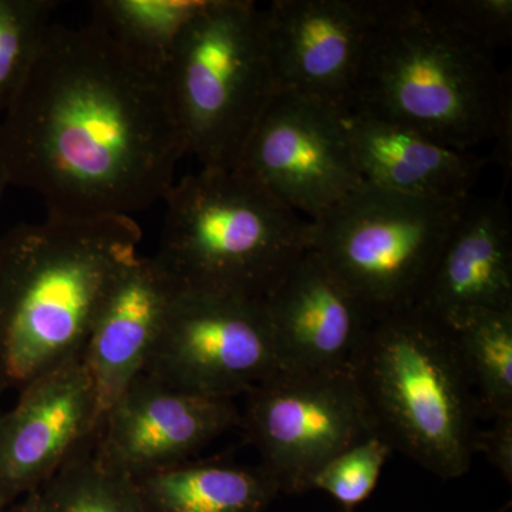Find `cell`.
<instances>
[{
	"instance_id": "e0dca14e",
	"label": "cell",
	"mask_w": 512,
	"mask_h": 512,
	"mask_svg": "<svg viewBox=\"0 0 512 512\" xmlns=\"http://www.w3.org/2000/svg\"><path fill=\"white\" fill-rule=\"evenodd\" d=\"M343 121L363 181L384 190L433 200H467L488 163L471 151L454 150L367 110L350 107L343 111Z\"/></svg>"
},
{
	"instance_id": "8992f818",
	"label": "cell",
	"mask_w": 512,
	"mask_h": 512,
	"mask_svg": "<svg viewBox=\"0 0 512 512\" xmlns=\"http://www.w3.org/2000/svg\"><path fill=\"white\" fill-rule=\"evenodd\" d=\"M165 72L187 156L201 168L235 170L278 92L264 8L249 0H205Z\"/></svg>"
},
{
	"instance_id": "3957f363",
	"label": "cell",
	"mask_w": 512,
	"mask_h": 512,
	"mask_svg": "<svg viewBox=\"0 0 512 512\" xmlns=\"http://www.w3.org/2000/svg\"><path fill=\"white\" fill-rule=\"evenodd\" d=\"M350 107L412 127L454 150L494 141L495 160L510 175V73L431 18L423 2L387 0Z\"/></svg>"
},
{
	"instance_id": "30bf717a",
	"label": "cell",
	"mask_w": 512,
	"mask_h": 512,
	"mask_svg": "<svg viewBox=\"0 0 512 512\" xmlns=\"http://www.w3.org/2000/svg\"><path fill=\"white\" fill-rule=\"evenodd\" d=\"M235 170L308 221L365 183L343 111L295 93L276 92Z\"/></svg>"
},
{
	"instance_id": "f1b7e54d",
	"label": "cell",
	"mask_w": 512,
	"mask_h": 512,
	"mask_svg": "<svg viewBox=\"0 0 512 512\" xmlns=\"http://www.w3.org/2000/svg\"><path fill=\"white\" fill-rule=\"evenodd\" d=\"M505 510H507V507H504L503 510H500L498 512H505Z\"/></svg>"
},
{
	"instance_id": "7c38bea8",
	"label": "cell",
	"mask_w": 512,
	"mask_h": 512,
	"mask_svg": "<svg viewBox=\"0 0 512 512\" xmlns=\"http://www.w3.org/2000/svg\"><path fill=\"white\" fill-rule=\"evenodd\" d=\"M239 424L234 400L180 392L141 373L104 414L96 454L111 470L137 478L185 463Z\"/></svg>"
},
{
	"instance_id": "cb8c5ba5",
	"label": "cell",
	"mask_w": 512,
	"mask_h": 512,
	"mask_svg": "<svg viewBox=\"0 0 512 512\" xmlns=\"http://www.w3.org/2000/svg\"><path fill=\"white\" fill-rule=\"evenodd\" d=\"M431 18L491 55L511 45V0H437L423 2Z\"/></svg>"
},
{
	"instance_id": "9a60e30c",
	"label": "cell",
	"mask_w": 512,
	"mask_h": 512,
	"mask_svg": "<svg viewBox=\"0 0 512 512\" xmlns=\"http://www.w3.org/2000/svg\"><path fill=\"white\" fill-rule=\"evenodd\" d=\"M180 295V286L156 255H137L111 286L83 350L96 389L100 426L111 404L146 370Z\"/></svg>"
},
{
	"instance_id": "7a4b0ae2",
	"label": "cell",
	"mask_w": 512,
	"mask_h": 512,
	"mask_svg": "<svg viewBox=\"0 0 512 512\" xmlns=\"http://www.w3.org/2000/svg\"><path fill=\"white\" fill-rule=\"evenodd\" d=\"M140 241L133 218L47 217L0 238V399L83 356Z\"/></svg>"
},
{
	"instance_id": "484cf974",
	"label": "cell",
	"mask_w": 512,
	"mask_h": 512,
	"mask_svg": "<svg viewBox=\"0 0 512 512\" xmlns=\"http://www.w3.org/2000/svg\"><path fill=\"white\" fill-rule=\"evenodd\" d=\"M3 512H42V503H40V491L26 494L19 498L15 503L9 504Z\"/></svg>"
},
{
	"instance_id": "5bb4252c",
	"label": "cell",
	"mask_w": 512,
	"mask_h": 512,
	"mask_svg": "<svg viewBox=\"0 0 512 512\" xmlns=\"http://www.w3.org/2000/svg\"><path fill=\"white\" fill-rule=\"evenodd\" d=\"M264 302L284 372L352 370L375 319L311 249Z\"/></svg>"
},
{
	"instance_id": "6da1fadb",
	"label": "cell",
	"mask_w": 512,
	"mask_h": 512,
	"mask_svg": "<svg viewBox=\"0 0 512 512\" xmlns=\"http://www.w3.org/2000/svg\"><path fill=\"white\" fill-rule=\"evenodd\" d=\"M187 156L167 72L103 28L50 23L0 124L10 185L47 217L133 218L174 187Z\"/></svg>"
},
{
	"instance_id": "ffe728a7",
	"label": "cell",
	"mask_w": 512,
	"mask_h": 512,
	"mask_svg": "<svg viewBox=\"0 0 512 512\" xmlns=\"http://www.w3.org/2000/svg\"><path fill=\"white\" fill-rule=\"evenodd\" d=\"M205 0H100L93 23L147 63L165 69L171 50Z\"/></svg>"
},
{
	"instance_id": "4fadbf2b",
	"label": "cell",
	"mask_w": 512,
	"mask_h": 512,
	"mask_svg": "<svg viewBox=\"0 0 512 512\" xmlns=\"http://www.w3.org/2000/svg\"><path fill=\"white\" fill-rule=\"evenodd\" d=\"M100 429L96 389L83 356L33 380L0 413V494L15 503L39 491Z\"/></svg>"
},
{
	"instance_id": "4316f807",
	"label": "cell",
	"mask_w": 512,
	"mask_h": 512,
	"mask_svg": "<svg viewBox=\"0 0 512 512\" xmlns=\"http://www.w3.org/2000/svg\"><path fill=\"white\" fill-rule=\"evenodd\" d=\"M8 175H6L5 170H3L2 165H0V201H2L3 194H5L6 188L9 187Z\"/></svg>"
},
{
	"instance_id": "ac0fdd59",
	"label": "cell",
	"mask_w": 512,
	"mask_h": 512,
	"mask_svg": "<svg viewBox=\"0 0 512 512\" xmlns=\"http://www.w3.org/2000/svg\"><path fill=\"white\" fill-rule=\"evenodd\" d=\"M144 512H265L281 494L262 468L185 461L131 478Z\"/></svg>"
},
{
	"instance_id": "52a82bcc",
	"label": "cell",
	"mask_w": 512,
	"mask_h": 512,
	"mask_svg": "<svg viewBox=\"0 0 512 512\" xmlns=\"http://www.w3.org/2000/svg\"><path fill=\"white\" fill-rule=\"evenodd\" d=\"M470 198L433 200L363 183L309 221V249L375 318L410 308Z\"/></svg>"
},
{
	"instance_id": "d6986e66",
	"label": "cell",
	"mask_w": 512,
	"mask_h": 512,
	"mask_svg": "<svg viewBox=\"0 0 512 512\" xmlns=\"http://www.w3.org/2000/svg\"><path fill=\"white\" fill-rule=\"evenodd\" d=\"M448 329L473 387L478 414L512 416V309H476Z\"/></svg>"
},
{
	"instance_id": "2e32d148",
	"label": "cell",
	"mask_w": 512,
	"mask_h": 512,
	"mask_svg": "<svg viewBox=\"0 0 512 512\" xmlns=\"http://www.w3.org/2000/svg\"><path fill=\"white\" fill-rule=\"evenodd\" d=\"M450 328L476 309H512V224L503 200L471 197L417 303Z\"/></svg>"
},
{
	"instance_id": "8fae6325",
	"label": "cell",
	"mask_w": 512,
	"mask_h": 512,
	"mask_svg": "<svg viewBox=\"0 0 512 512\" xmlns=\"http://www.w3.org/2000/svg\"><path fill=\"white\" fill-rule=\"evenodd\" d=\"M386 2L275 0L266 6L276 90L348 109Z\"/></svg>"
},
{
	"instance_id": "ba28073f",
	"label": "cell",
	"mask_w": 512,
	"mask_h": 512,
	"mask_svg": "<svg viewBox=\"0 0 512 512\" xmlns=\"http://www.w3.org/2000/svg\"><path fill=\"white\" fill-rule=\"evenodd\" d=\"M239 426L286 494L311 490L329 460L377 434L353 370H276L247 393Z\"/></svg>"
},
{
	"instance_id": "7402d4cb",
	"label": "cell",
	"mask_w": 512,
	"mask_h": 512,
	"mask_svg": "<svg viewBox=\"0 0 512 512\" xmlns=\"http://www.w3.org/2000/svg\"><path fill=\"white\" fill-rule=\"evenodd\" d=\"M57 5L53 0H0V114L18 94Z\"/></svg>"
},
{
	"instance_id": "5b68a950",
	"label": "cell",
	"mask_w": 512,
	"mask_h": 512,
	"mask_svg": "<svg viewBox=\"0 0 512 512\" xmlns=\"http://www.w3.org/2000/svg\"><path fill=\"white\" fill-rule=\"evenodd\" d=\"M164 202L156 258L181 292L265 299L309 249V221L238 170L201 168Z\"/></svg>"
},
{
	"instance_id": "d4e9b609",
	"label": "cell",
	"mask_w": 512,
	"mask_h": 512,
	"mask_svg": "<svg viewBox=\"0 0 512 512\" xmlns=\"http://www.w3.org/2000/svg\"><path fill=\"white\" fill-rule=\"evenodd\" d=\"M473 451L483 453L504 480L512 484V416L495 417L491 429L476 430Z\"/></svg>"
},
{
	"instance_id": "83f0119b",
	"label": "cell",
	"mask_w": 512,
	"mask_h": 512,
	"mask_svg": "<svg viewBox=\"0 0 512 512\" xmlns=\"http://www.w3.org/2000/svg\"><path fill=\"white\" fill-rule=\"evenodd\" d=\"M8 503H6L5 498H3V495L0 494V512L5 511V508L8 507Z\"/></svg>"
},
{
	"instance_id": "44dd1931",
	"label": "cell",
	"mask_w": 512,
	"mask_h": 512,
	"mask_svg": "<svg viewBox=\"0 0 512 512\" xmlns=\"http://www.w3.org/2000/svg\"><path fill=\"white\" fill-rule=\"evenodd\" d=\"M96 437L40 488L42 512H144L133 480L97 456Z\"/></svg>"
},
{
	"instance_id": "f546056e",
	"label": "cell",
	"mask_w": 512,
	"mask_h": 512,
	"mask_svg": "<svg viewBox=\"0 0 512 512\" xmlns=\"http://www.w3.org/2000/svg\"><path fill=\"white\" fill-rule=\"evenodd\" d=\"M345 512H352V510H346Z\"/></svg>"
},
{
	"instance_id": "9c48e42d",
	"label": "cell",
	"mask_w": 512,
	"mask_h": 512,
	"mask_svg": "<svg viewBox=\"0 0 512 512\" xmlns=\"http://www.w3.org/2000/svg\"><path fill=\"white\" fill-rule=\"evenodd\" d=\"M276 370L264 299L181 292L143 373L180 392L234 399Z\"/></svg>"
},
{
	"instance_id": "277c9868",
	"label": "cell",
	"mask_w": 512,
	"mask_h": 512,
	"mask_svg": "<svg viewBox=\"0 0 512 512\" xmlns=\"http://www.w3.org/2000/svg\"><path fill=\"white\" fill-rule=\"evenodd\" d=\"M353 375L376 433L434 476H464L478 406L453 333L414 305L373 319Z\"/></svg>"
},
{
	"instance_id": "603a6c76",
	"label": "cell",
	"mask_w": 512,
	"mask_h": 512,
	"mask_svg": "<svg viewBox=\"0 0 512 512\" xmlns=\"http://www.w3.org/2000/svg\"><path fill=\"white\" fill-rule=\"evenodd\" d=\"M392 453V446L373 434L329 460L312 477L309 488L325 491L346 510H352L375 491Z\"/></svg>"
}]
</instances>
